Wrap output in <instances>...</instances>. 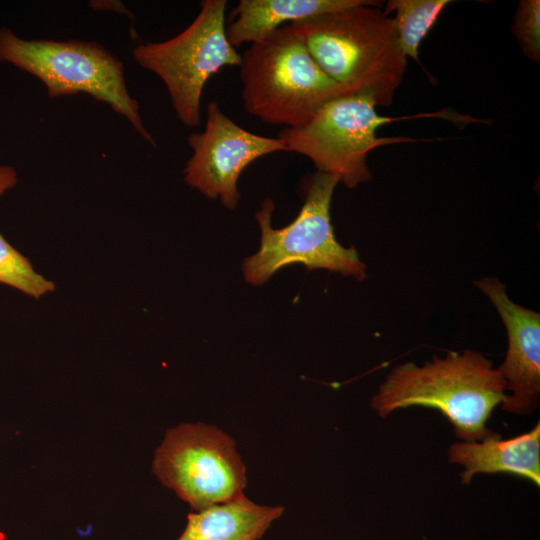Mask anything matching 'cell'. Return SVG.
Here are the masks:
<instances>
[{"mask_svg": "<svg viewBox=\"0 0 540 540\" xmlns=\"http://www.w3.org/2000/svg\"><path fill=\"white\" fill-rule=\"evenodd\" d=\"M152 472L195 511L244 494L247 484L233 438L202 422L169 429L155 451Z\"/></svg>", "mask_w": 540, "mask_h": 540, "instance_id": "8", "label": "cell"}, {"mask_svg": "<svg viewBox=\"0 0 540 540\" xmlns=\"http://www.w3.org/2000/svg\"><path fill=\"white\" fill-rule=\"evenodd\" d=\"M238 67L245 111L270 125L301 127L328 102L349 95L320 68L292 23L251 43Z\"/></svg>", "mask_w": 540, "mask_h": 540, "instance_id": "3", "label": "cell"}, {"mask_svg": "<svg viewBox=\"0 0 540 540\" xmlns=\"http://www.w3.org/2000/svg\"><path fill=\"white\" fill-rule=\"evenodd\" d=\"M506 382L489 359L475 351L449 352L444 358L417 366L407 362L395 367L372 407L381 417L396 409L423 406L439 410L467 442L482 440L494 431L486 423L507 394Z\"/></svg>", "mask_w": 540, "mask_h": 540, "instance_id": "2", "label": "cell"}, {"mask_svg": "<svg viewBox=\"0 0 540 540\" xmlns=\"http://www.w3.org/2000/svg\"><path fill=\"white\" fill-rule=\"evenodd\" d=\"M511 31L522 52L534 62L540 61V1L521 0Z\"/></svg>", "mask_w": 540, "mask_h": 540, "instance_id": "16", "label": "cell"}, {"mask_svg": "<svg viewBox=\"0 0 540 540\" xmlns=\"http://www.w3.org/2000/svg\"><path fill=\"white\" fill-rule=\"evenodd\" d=\"M0 283L39 299L55 290V283L33 268L30 260L0 233Z\"/></svg>", "mask_w": 540, "mask_h": 540, "instance_id": "15", "label": "cell"}, {"mask_svg": "<svg viewBox=\"0 0 540 540\" xmlns=\"http://www.w3.org/2000/svg\"><path fill=\"white\" fill-rule=\"evenodd\" d=\"M226 0H204L192 23L178 35L135 46L132 55L164 83L178 119L187 127L201 122V97L208 80L241 54L226 36Z\"/></svg>", "mask_w": 540, "mask_h": 540, "instance_id": "7", "label": "cell"}, {"mask_svg": "<svg viewBox=\"0 0 540 540\" xmlns=\"http://www.w3.org/2000/svg\"><path fill=\"white\" fill-rule=\"evenodd\" d=\"M451 0H390L384 15L395 12L397 38L402 53L419 63V47Z\"/></svg>", "mask_w": 540, "mask_h": 540, "instance_id": "14", "label": "cell"}, {"mask_svg": "<svg viewBox=\"0 0 540 540\" xmlns=\"http://www.w3.org/2000/svg\"><path fill=\"white\" fill-rule=\"evenodd\" d=\"M492 301L506 327L508 350L498 368L506 382L502 409L529 414L538 405L540 394V315L511 301L506 287L496 278L476 281Z\"/></svg>", "mask_w": 540, "mask_h": 540, "instance_id": "10", "label": "cell"}, {"mask_svg": "<svg viewBox=\"0 0 540 540\" xmlns=\"http://www.w3.org/2000/svg\"><path fill=\"white\" fill-rule=\"evenodd\" d=\"M376 107L369 95H343L324 105L307 124L283 128L278 138L284 143L286 152L306 156L317 172L337 176L346 187L355 188L372 177L367 157L373 149L418 141L403 136L379 137L376 133L383 125L426 117L444 118L464 125L472 121L470 116L450 109L388 117L379 115Z\"/></svg>", "mask_w": 540, "mask_h": 540, "instance_id": "4", "label": "cell"}, {"mask_svg": "<svg viewBox=\"0 0 540 540\" xmlns=\"http://www.w3.org/2000/svg\"><path fill=\"white\" fill-rule=\"evenodd\" d=\"M451 463L464 467L462 483L476 473H509L540 486V424L516 437L502 439L493 432L481 442H458L448 450Z\"/></svg>", "mask_w": 540, "mask_h": 540, "instance_id": "11", "label": "cell"}, {"mask_svg": "<svg viewBox=\"0 0 540 540\" xmlns=\"http://www.w3.org/2000/svg\"><path fill=\"white\" fill-rule=\"evenodd\" d=\"M17 181V173L14 168L7 165H0V196L13 188Z\"/></svg>", "mask_w": 540, "mask_h": 540, "instance_id": "17", "label": "cell"}, {"mask_svg": "<svg viewBox=\"0 0 540 540\" xmlns=\"http://www.w3.org/2000/svg\"><path fill=\"white\" fill-rule=\"evenodd\" d=\"M283 511L282 506L257 504L242 494L190 513L177 540H259Z\"/></svg>", "mask_w": 540, "mask_h": 540, "instance_id": "12", "label": "cell"}, {"mask_svg": "<svg viewBox=\"0 0 540 540\" xmlns=\"http://www.w3.org/2000/svg\"><path fill=\"white\" fill-rule=\"evenodd\" d=\"M204 130L189 135L192 156L183 169L184 181L227 209L238 205L237 183L243 170L267 154L286 151L282 140L252 133L234 122L210 101Z\"/></svg>", "mask_w": 540, "mask_h": 540, "instance_id": "9", "label": "cell"}, {"mask_svg": "<svg viewBox=\"0 0 540 540\" xmlns=\"http://www.w3.org/2000/svg\"><path fill=\"white\" fill-rule=\"evenodd\" d=\"M365 4L324 13L292 24L320 68L347 94L371 96L377 106L392 104L407 59L393 18Z\"/></svg>", "mask_w": 540, "mask_h": 540, "instance_id": "1", "label": "cell"}, {"mask_svg": "<svg viewBox=\"0 0 540 540\" xmlns=\"http://www.w3.org/2000/svg\"><path fill=\"white\" fill-rule=\"evenodd\" d=\"M337 176L316 172L306 181L305 199L297 217L286 227L274 229L271 217L274 202L265 199L255 217L261 230L258 252L243 264L245 280L264 284L276 271L291 264L307 269H327L358 280L366 277L365 265L357 251L344 248L334 235L330 219L331 199Z\"/></svg>", "mask_w": 540, "mask_h": 540, "instance_id": "6", "label": "cell"}, {"mask_svg": "<svg viewBox=\"0 0 540 540\" xmlns=\"http://www.w3.org/2000/svg\"><path fill=\"white\" fill-rule=\"evenodd\" d=\"M369 0H240L225 28L235 48L267 37L279 27L324 13L365 4Z\"/></svg>", "mask_w": 540, "mask_h": 540, "instance_id": "13", "label": "cell"}, {"mask_svg": "<svg viewBox=\"0 0 540 540\" xmlns=\"http://www.w3.org/2000/svg\"><path fill=\"white\" fill-rule=\"evenodd\" d=\"M0 62L37 77L49 98L86 93L124 116L151 145L139 104L126 86L122 62L102 44L81 40H26L0 28Z\"/></svg>", "mask_w": 540, "mask_h": 540, "instance_id": "5", "label": "cell"}]
</instances>
